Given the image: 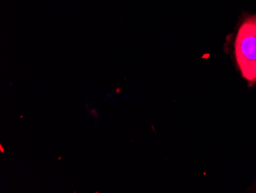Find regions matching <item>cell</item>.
Segmentation results:
<instances>
[{
	"label": "cell",
	"instance_id": "6da1fadb",
	"mask_svg": "<svg viewBox=\"0 0 256 193\" xmlns=\"http://www.w3.org/2000/svg\"><path fill=\"white\" fill-rule=\"evenodd\" d=\"M235 55L242 76L248 84L256 83V15L240 26L235 41Z\"/></svg>",
	"mask_w": 256,
	"mask_h": 193
},
{
	"label": "cell",
	"instance_id": "7a4b0ae2",
	"mask_svg": "<svg viewBox=\"0 0 256 193\" xmlns=\"http://www.w3.org/2000/svg\"><path fill=\"white\" fill-rule=\"evenodd\" d=\"M90 113L93 115L96 119H98V112L96 109H92V110L90 111Z\"/></svg>",
	"mask_w": 256,
	"mask_h": 193
}]
</instances>
